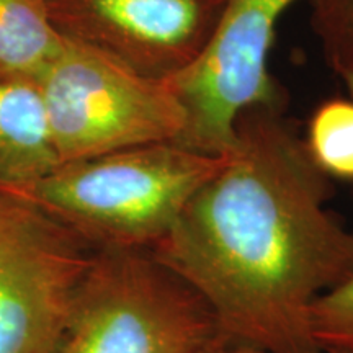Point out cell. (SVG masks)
<instances>
[{"label": "cell", "mask_w": 353, "mask_h": 353, "mask_svg": "<svg viewBox=\"0 0 353 353\" xmlns=\"http://www.w3.org/2000/svg\"><path fill=\"white\" fill-rule=\"evenodd\" d=\"M341 79L343 81V83H345L348 94H350V97L353 99V72L343 74V76H341Z\"/></svg>", "instance_id": "cell-14"}, {"label": "cell", "mask_w": 353, "mask_h": 353, "mask_svg": "<svg viewBox=\"0 0 353 353\" xmlns=\"http://www.w3.org/2000/svg\"><path fill=\"white\" fill-rule=\"evenodd\" d=\"M298 0H223L213 33L195 64L170 85L187 113L180 144L208 154L236 145V126L252 108L280 110L281 97L268 70L275 30Z\"/></svg>", "instance_id": "cell-6"}, {"label": "cell", "mask_w": 353, "mask_h": 353, "mask_svg": "<svg viewBox=\"0 0 353 353\" xmlns=\"http://www.w3.org/2000/svg\"><path fill=\"white\" fill-rule=\"evenodd\" d=\"M61 162L180 143L187 113L170 81L145 77L65 39L39 79Z\"/></svg>", "instance_id": "cell-4"}, {"label": "cell", "mask_w": 353, "mask_h": 353, "mask_svg": "<svg viewBox=\"0 0 353 353\" xmlns=\"http://www.w3.org/2000/svg\"><path fill=\"white\" fill-rule=\"evenodd\" d=\"M61 37L172 81L205 50L223 0H44Z\"/></svg>", "instance_id": "cell-7"}, {"label": "cell", "mask_w": 353, "mask_h": 353, "mask_svg": "<svg viewBox=\"0 0 353 353\" xmlns=\"http://www.w3.org/2000/svg\"><path fill=\"white\" fill-rule=\"evenodd\" d=\"M59 164L39 82L0 81V190L37 182Z\"/></svg>", "instance_id": "cell-8"}, {"label": "cell", "mask_w": 353, "mask_h": 353, "mask_svg": "<svg viewBox=\"0 0 353 353\" xmlns=\"http://www.w3.org/2000/svg\"><path fill=\"white\" fill-rule=\"evenodd\" d=\"M226 157L180 143L145 144L61 162L37 182L7 192L92 245L151 250Z\"/></svg>", "instance_id": "cell-2"}, {"label": "cell", "mask_w": 353, "mask_h": 353, "mask_svg": "<svg viewBox=\"0 0 353 353\" xmlns=\"http://www.w3.org/2000/svg\"><path fill=\"white\" fill-rule=\"evenodd\" d=\"M218 334L200 294L149 250L105 247L56 353H196Z\"/></svg>", "instance_id": "cell-3"}, {"label": "cell", "mask_w": 353, "mask_h": 353, "mask_svg": "<svg viewBox=\"0 0 353 353\" xmlns=\"http://www.w3.org/2000/svg\"><path fill=\"white\" fill-rule=\"evenodd\" d=\"M196 353H342L335 350H325V348H307V350H299V352H275L268 350V348L255 347L250 343L234 341L226 335L218 334L214 339L206 343L205 347H201Z\"/></svg>", "instance_id": "cell-13"}, {"label": "cell", "mask_w": 353, "mask_h": 353, "mask_svg": "<svg viewBox=\"0 0 353 353\" xmlns=\"http://www.w3.org/2000/svg\"><path fill=\"white\" fill-rule=\"evenodd\" d=\"M149 252L200 294L219 332L275 352L314 348L309 309L353 275V232L280 110L252 108L236 145Z\"/></svg>", "instance_id": "cell-1"}, {"label": "cell", "mask_w": 353, "mask_h": 353, "mask_svg": "<svg viewBox=\"0 0 353 353\" xmlns=\"http://www.w3.org/2000/svg\"><path fill=\"white\" fill-rule=\"evenodd\" d=\"M83 237L0 190V353H56L97 252Z\"/></svg>", "instance_id": "cell-5"}, {"label": "cell", "mask_w": 353, "mask_h": 353, "mask_svg": "<svg viewBox=\"0 0 353 353\" xmlns=\"http://www.w3.org/2000/svg\"><path fill=\"white\" fill-rule=\"evenodd\" d=\"M312 28L339 76L353 72V0H311Z\"/></svg>", "instance_id": "cell-12"}, {"label": "cell", "mask_w": 353, "mask_h": 353, "mask_svg": "<svg viewBox=\"0 0 353 353\" xmlns=\"http://www.w3.org/2000/svg\"><path fill=\"white\" fill-rule=\"evenodd\" d=\"M304 148L325 176L353 180V99L324 101L312 113Z\"/></svg>", "instance_id": "cell-10"}, {"label": "cell", "mask_w": 353, "mask_h": 353, "mask_svg": "<svg viewBox=\"0 0 353 353\" xmlns=\"http://www.w3.org/2000/svg\"><path fill=\"white\" fill-rule=\"evenodd\" d=\"M64 43L44 0H0V81L39 82Z\"/></svg>", "instance_id": "cell-9"}, {"label": "cell", "mask_w": 353, "mask_h": 353, "mask_svg": "<svg viewBox=\"0 0 353 353\" xmlns=\"http://www.w3.org/2000/svg\"><path fill=\"white\" fill-rule=\"evenodd\" d=\"M307 329L316 348L353 353V275L316 299Z\"/></svg>", "instance_id": "cell-11"}]
</instances>
